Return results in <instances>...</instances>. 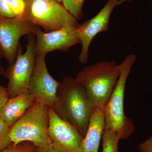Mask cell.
Listing matches in <instances>:
<instances>
[{
    "label": "cell",
    "mask_w": 152,
    "mask_h": 152,
    "mask_svg": "<svg viewBox=\"0 0 152 152\" xmlns=\"http://www.w3.org/2000/svg\"><path fill=\"white\" fill-rule=\"evenodd\" d=\"M56 1H58V2H61L62 0H56Z\"/></svg>",
    "instance_id": "obj_24"
},
{
    "label": "cell",
    "mask_w": 152,
    "mask_h": 152,
    "mask_svg": "<svg viewBox=\"0 0 152 152\" xmlns=\"http://www.w3.org/2000/svg\"><path fill=\"white\" fill-rule=\"evenodd\" d=\"M10 127L0 118V151L12 144L10 137Z\"/></svg>",
    "instance_id": "obj_16"
},
{
    "label": "cell",
    "mask_w": 152,
    "mask_h": 152,
    "mask_svg": "<svg viewBox=\"0 0 152 152\" xmlns=\"http://www.w3.org/2000/svg\"><path fill=\"white\" fill-rule=\"evenodd\" d=\"M77 28L66 26L47 32L38 28L34 33L36 56H46L48 53L56 50L66 51L71 47L80 44Z\"/></svg>",
    "instance_id": "obj_11"
},
{
    "label": "cell",
    "mask_w": 152,
    "mask_h": 152,
    "mask_svg": "<svg viewBox=\"0 0 152 152\" xmlns=\"http://www.w3.org/2000/svg\"><path fill=\"white\" fill-rule=\"evenodd\" d=\"M138 149L140 152H152V135L139 144Z\"/></svg>",
    "instance_id": "obj_20"
},
{
    "label": "cell",
    "mask_w": 152,
    "mask_h": 152,
    "mask_svg": "<svg viewBox=\"0 0 152 152\" xmlns=\"http://www.w3.org/2000/svg\"><path fill=\"white\" fill-rule=\"evenodd\" d=\"M35 102L28 92L10 98L2 109L0 118L11 127Z\"/></svg>",
    "instance_id": "obj_12"
},
{
    "label": "cell",
    "mask_w": 152,
    "mask_h": 152,
    "mask_svg": "<svg viewBox=\"0 0 152 152\" xmlns=\"http://www.w3.org/2000/svg\"><path fill=\"white\" fill-rule=\"evenodd\" d=\"M36 152H61L55 149L52 146L46 147L42 148L37 149Z\"/></svg>",
    "instance_id": "obj_22"
},
{
    "label": "cell",
    "mask_w": 152,
    "mask_h": 152,
    "mask_svg": "<svg viewBox=\"0 0 152 152\" xmlns=\"http://www.w3.org/2000/svg\"><path fill=\"white\" fill-rule=\"evenodd\" d=\"M50 107L36 102L10 128V137L14 145L30 142L38 149L52 146L48 134Z\"/></svg>",
    "instance_id": "obj_3"
},
{
    "label": "cell",
    "mask_w": 152,
    "mask_h": 152,
    "mask_svg": "<svg viewBox=\"0 0 152 152\" xmlns=\"http://www.w3.org/2000/svg\"><path fill=\"white\" fill-rule=\"evenodd\" d=\"M3 57H4V56H3L2 53L1 49H0V76L4 75V72L5 71L4 68H3L1 62V60L2 58Z\"/></svg>",
    "instance_id": "obj_23"
},
{
    "label": "cell",
    "mask_w": 152,
    "mask_h": 152,
    "mask_svg": "<svg viewBox=\"0 0 152 152\" xmlns=\"http://www.w3.org/2000/svg\"><path fill=\"white\" fill-rule=\"evenodd\" d=\"M85 0H62L65 8L77 20L83 17V7Z\"/></svg>",
    "instance_id": "obj_15"
},
{
    "label": "cell",
    "mask_w": 152,
    "mask_h": 152,
    "mask_svg": "<svg viewBox=\"0 0 152 152\" xmlns=\"http://www.w3.org/2000/svg\"><path fill=\"white\" fill-rule=\"evenodd\" d=\"M136 56L128 54L120 64L119 78L104 110V128L117 133L120 140L129 137L134 131L132 120L126 115L124 110L125 87Z\"/></svg>",
    "instance_id": "obj_4"
},
{
    "label": "cell",
    "mask_w": 152,
    "mask_h": 152,
    "mask_svg": "<svg viewBox=\"0 0 152 152\" xmlns=\"http://www.w3.org/2000/svg\"><path fill=\"white\" fill-rule=\"evenodd\" d=\"M45 56H36L35 64L29 83L28 92L37 102L54 109L60 85L51 76L46 64Z\"/></svg>",
    "instance_id": "obj_8"
},
{
    "label": "cell",
    "mask_w": 152,
    "mask_h": 152,
    "mask_svg": "<svg viewBox=\"0 0 152 152\" xmlns=\"http://www.w3.org/2000/svg\"><path fill=\"white\" fill-rule=\"evenodd\" d=\"M23 18L47 32L66 26L77 28L79 24L63 4L56 0H26Z\"/></svg>",
    "instance_id": "obj_5"
},
{
    "label": "cell",
    "mask_w": 152,
    "mask_h": 152,
    "mask_svg": "<svg viewBox=\"0 0 152 152\" xmlns=\"http://www.w3.org/2000/svg\"><path fill=\"white\" fill-rule=\"evenodd\" d=\"M28 40L24 53L19 45L15 61L4 72V75L8 80L7 88L10 98L28 92L37 56L34 34L29 35Z\"/></svg>",
    "instance_id": "obj_6"
},
{
    "label": "cell",
    "mask_w": 152,
    "mask_h": 152,
    "mask_svg": "<svg viewBox=\"0 0 152 152\" xmlns=\"http://www.w3.org/2000/svg\"><path fill=\"white\" fill-rule=\"evenodd\" d=\"M102 152H119V142L121 140L116 133L104 129L102 136Z\"/></svg>",
    "instance_id": "obj_14"
},
{
    "label": "cell",
    "mask_w": 152,
    "mask_h": 152,
    "mask_svg": "<svg viewBox=\"0 0 152 152\" xmlns=\"http://www.w3.org/2000/svg\"><path fill=\"white\" fill-rule=\"evenodd\" d=\"M9 99L10 97L7 88L0 86V114L3 107Z\"/></svg>",
    "instance_id": "obj_21"
},
{
    "label": "cell",
    "mask_w": 152,
    "mask_h": 152,
    "mask_svg": "<svg viewBox=\"0 0 152 152\" xmlns=\"http://www.w3.org/2000/svg\"><path fill=\"white\" fill-rule=\"evenodd\" d=\"M120 72V64L112 61L87 66L77 74L75 78L83 87L94 110H105Z\"/></svg>",
    "instance_id": "obj_2"
},
{
    "label": "cell",
    "mask_w": 152,
    "mask_h": 152,
    "mask_svg": "<svg viewBox=\"0 0 152 152\" xmlns=\"http://www.w3.org/2000/svg\"><path fill=\"white\" fill-rule=\"evenodd\" d=\"M104 128V110L94 109L84 138L81 152H98Z\"/></svg>",
    "instance_id": "obj_13"
},
{
    "label": "cell",
    "mask_w": 152,
    "mask_h": 152,
    "mask_svg": "<svg viewBox=\"0 0 152 152\" xmlns=\"http://www.w3.org/2000/svg\"><path fill=\"white\" fill-rule=\"evenodd\" d=\"M39 27L24 18L0 17V49L9 64L15 61L20 39L34 34Z\"/></svg>",
    "instance_id": "obj_7"
},
{
    "label": "cell",
    "mask_w": 152,
    "mask_h": 152,
    "mask_svg": "<svg viewBox=\"0 0 152 152\" xmlns=\"http://www.w3.org/2000/svg\"><path fill=\"white\" fill-rule=\"evenodd\" d=\"M48 134L52 147L61 152H81L84 137L71 124L61 118L50 107Z\"/></svg>",
    "instance_id": "obj_10"
},
{
    "label": "cell",
    "mask_w": 152,
    "mask_h": 152,
    "mask_svg": "<svg viewBox=\"0 0 152 152\" xmlns=\"http://www.w3.org/2000/svg\"><path fill=\"white\" fill-rule=\"evenodd\" d=\"M0 17L4 18H13L8 0H0Z\"/></svg>",
    "instance_id": "obj_19"
},
{
    "label": "cell",
    "mask_w": 152,
    "mask_h": 152,
    "mask_svg": "<svg viewBox=\"0 0 152 152\" xmlns=\"http://www.w3.org/2000/svg\"><path fill=\"white\" fill-rule=\"evenodd\" d=\"M57 98L55 111L84 137L94 108L83 87L75 78L65 77L60 83Z\"/></svg>",
    "instance_id": "obj_1"
},
{
    "label": "cell",
    "mask_w": 152,
    "mask_h": 152,
    "mask_svg": "<svg viewBox=\"0 0 152 152\" xmlns=\"http://www.w3.org/2000/svg\"><path fill=\"white\" fill-rule=\"evenodd\" d=\"M126 0H108L98 14L89 20H87L78 27L77 33L80 44L81 51L79 61L85 64L88 59L89 49L95 36L108 31L111 15L114 9Z\"/></svg>",
    "instance_id": "obj_9"
},
{
    "label": "cell",
    "mask_w": 152,
    "mask_h": 152,
    "mask_svg": "<svg viewBox=\"0 0 152 152\" xmlns=\"http://www.w3.org/2000/svg\"><path fill=\"white\" fill-rule=\"evenodd\" d=\"M14 18H23L26 11V0H8Z\"/></svg>",
    "instance_id": "obj_17"
},
{
    "label": "cell",
    "mask_w": 152,
    "mask_h": 152,
    "mask_svg": "<svg viewBox=\"0 0 152 152\" xmlns=\"http://www.w3.org/2000/svg\"><path fill=\"white\" fill-rule=\"evenodd\" d=\"M37 150V148L32 143L26 142L17 145L12 144L0 152H36Z\"/></svg>",
    "instance_id": "obj_18"
}]
</instances>
